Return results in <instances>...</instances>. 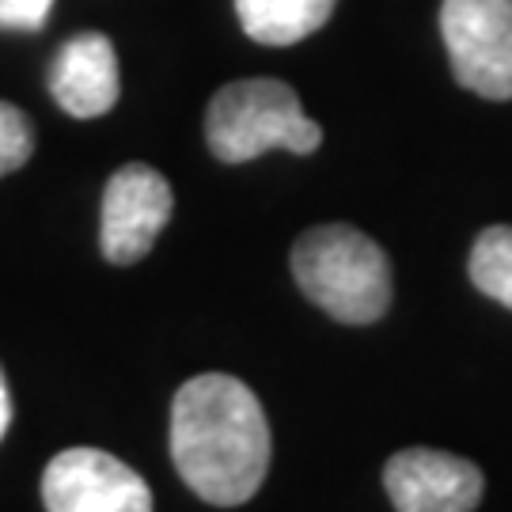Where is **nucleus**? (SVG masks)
Returning <instances> with one entry per match:
<instances>
[{"label": "nucleus", "mask_w": 512, "mask_h": 512, "mask_svg": "<svg viewBox=\"0 0 512 512\" xmlns=\"http://www.w3.org/2000/svg\"><path fill=\"white\" fill-rule=\"evenodd\" d=\"M293 277L315 308L349 327L384 319L395 296L384 247L349 224H319L296 239Z\"/></svg>", "instance_id": "obj_2"}, {"label": "nucleus", "mask_w": 512, "mask_h": 512, "mask_svg": "<svg viewBox=\"0 0 512 512\" xmlns=\"http://www.w3.org/2000/svg\"><path fill=\"white\" fill-rule=\"evenodd\" d=\"M384 490L395 512H475L486 478L471 459L437 448H406L387 459Z\"/></svg>", "instance_id": "obj_7"}, {"label": "nucleus", "mask_w": 512, "mask_h": 512, "mask_svg": "<svg viewBox=\"0 0 512 512\" xmlns=\"http://www.w3.org/2000/svg\"><path fill=\"white\" fill-rule=\"evenodd\" d=\"M54 0H0V31H38Z\"/></svg>", "instance_id": "obj_12"}, {"label": "nucleus", "mask_w": 512, "mask_h": 512, "mask_svg": "<svg viewBox=\"0 0 512 512\" xmlns=\"http://www.w3.org/2000/svg\"><path fill=\"white\" fill-rule=\"evenodd\" d=\"M467 274L478 293L512 311V224H494L475 239Z\"/></svg>", "instance_id": "obj_10"}, {"label": "nucleus", "mask_w": 512, "mask_h": 512, "mask_svg": "<svg viewBox=\"0 0 512 512\" xmlns=\"http://www.w3.org/2000/svg\"><path fill=\"white\" fill-rule=\"evenodd\" d=\"M205 141L220 164H247L270 148L308 156L323 145V129L304 114L285 80L255 76L220 88L205 110Z\"/></svg>", "instance_id": "obj_3"}, {"label": "nucleus", "mask_w": 512, "mask_h": 512, "mask_svg": "<svg viewBox=\"0 0 512 512\" xmlns=\"http://www.w3.org/2000/svg\"><path fill=\"white\" fill-rule=\"evenodd\" d=\"M440 38L467 92L512 99V0H444Z\"/></svg>", "instance_id": "obj_4"}, {"label": "nucleus", "mask_w": 512, "mask_h": 512, "mask_svg": "<svg viewBox=\"0 0 512 512\" xmlns=\"http://www.w3.org/2000/svg\"><path fill=\"white\" fill-rule=\"evenodd\" d=\"M171 459L209 505L251 501L270 471V421L255 391L228 372L186 380L171 403Z\"/></svg>", "instance_id": "obj_1"}, {"label": "nucleus", "mask_w": 512, "mask_h": 512, "mask_svg": "<svg viewBox=\"0 0 512 512\" xmlns=\"http://www.w3.org/2000/svg\"><path fill=\"white\" fill-rule=\"evenodd\" d=\"M50 95L73 118H99L114 110L122 95V76H118V54L110 38L92 31L65 42L50 69Z\"/></svg>", "instance_id": "obj_8"}, {"label": "nucleus", "mask_w": 512, "mask_h": 512, "mask_svg": "<svg viewBox=\"0 0 512 512\" xmlns=\"http://www.w3.org/2000/svg\"><path fill=\"white\" fill-rule=\"evenodd\" d=\"M12 425V395H8V384H4V372H0V437L8 433Z\"/></svg>", "instance_id": "obj_13"}, {"label": "nucleus", "mask_w": 512, "mask_h": 512, "mask_svg": "<svg viewBox=\"0 0 512 512\" xmlns=\"http://www.w3.org/2000/svg\"><path fill=\"white\" fill-rule=\"evenodd\" d=\"M338 0H236V16L247 38L262 46H293L315 35L330 16Z\"/></svg>", "instance_id": "obj_9"}, {"label": "nucleus", "mask_w": 512, "mask_h": 512, "mask_svg": "<svg viewBox=\"0 0 512 512\" xmlns=\"http://www.w3.org/2000/svg\"><path fill=\"white\" fill-rule=\"evenodd\" d=\"M35 152V126L31 118L12 103H0V179L12 175L31 160Z\"/></svg>", "instance_id": "obj_11"}, {"label": "nucleus", "mask_w": 512, "mask_h": 512, "mask_svg": "<svg viewBox=\"0 0 512 512\" xmlns=\"http://www.w3.org/2000/svg\"><path fill=\"white\" fill-rule=\"evenodd\" d=\"M46 512H152L145 478L99 448L57 452L42 475Z\"/></svg>", "instance_id": "obj_6"}, {"label": "nucleus", "mask_w": 512, "mask_h": 512, "mask_svg": "<svg viewBox=\"0 0 512 512\" xmlns=\"http://www.w3.org/2000/svg\"><path fill=\"white\" fill-rule=\"evenodd\" d=\"M171 209H175V194L156 167H118L103 190V224H99V247L107 262L114 266L141 262L167 228Z\"/></svg>", "instance_id": "obj_5"}]
</instances>
